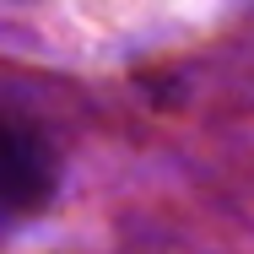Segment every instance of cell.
<instances>
[{
  "label": "cell",
  "instance_id": "6da1fadb",
  "mask_svg": "<svg viewBox=\"0 0 254 254\" xmlns=\"http://www.w3.org/2000/svg\"><path fill=\"white\" fill-rule=\"evenodd\" d=\"M60 184V157L44 141V130L0 114V227L33 222L54 200Z\"/></svg>",
  "mask_w": 254,
  "mask_h": 254
}]
</instances>
